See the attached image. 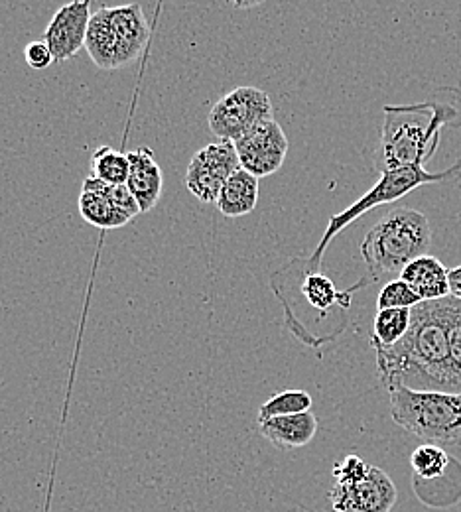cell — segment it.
Returning <instances> with one entry per match:
<instances>
[{
  "label": "cell",
  "mask_w": 461,
  "mask_h": 512,
  "mask_svg": "<svg viewBox=\"0 0 461 512\" xmlns=\"http://www.w3.org/2000/svg\"><path fill=\"white\" fill-rule=\"evenodd\" d=\"M377 353V371L389 390L461 392V371L452 359L446 306L442 300L420 302L412 308L408 333L393 345L371 343Z\"/></svg>",
  "instance_id": "1"
},
{
  "label": "cell",
  "mask_w": 461,
  "mask_h": 512,
  "mask_svg": "<svg viewBox=\"0 0 461 512\" xmlns=\"http://www.w3.org/2000/svg\"><path fill=\"white\" fill-rule=\"evenodd\" d=\"M312 396L306 390H284L274 394L263 402L259 410V422L276 418V416H290V414H302L312 410Z\"/></svg>",
  "instance_id": "21"
},
{
  "label": "cell",
  "mask_w": 461,
  "mask_h": 512,
  "mask_svg": "<svg viewBox=\"0 0 461 512\" xmlns=\"http://www.w3.org/2000/svg\"><path fill=\"white\" fill-rule=\"evenodd\" d=\"M422 300L420 296L400 278H395L383 286V290L377 296V308L379 310H391V308H414Z\"/></svg>",
  "instance_id": "23"
},
{
  "label": "cell",
  "mask_w": 461,
  "mask_h": 512,
  "mask_svg": "<svg viewBox=\"0 0 461 512\" xmlns=\"http://www.w3.org/2000/svg\"><path fill=\"white\" fill-rule=\"evenodd\" d=\"M85 50L91 62L97 65L99 69L105 71H115L121 69V58H119V44L113 34V26L107 16V6L99 8L93 12L89 30H87V40H85Z\"/></svg>",
  "instance_id": "18"
},
{
  "label": "cell",
  "mask_w": 461,
  "mask_h": 512,
  "mask_svg": "<svg viewBox=\"0 0 461 512\" xmlns=\"http://www.w3.org/2000/svg\"><path fill=\"white\" fill-rule=\"evenodd\" d=\"M91 16V0H71L56 10L42 34L56 62H67L85 48Z\"/></svg>",
  "instance_id": "10"
},
{
  "label": "cell",
  "mask_w": 461,
  "mask_h": 512,
  "mask_svg": "<svg viewBox=\"0 0 461 512\" xmlns=\"http://www.w3.org/2000/svg\"><path fill=\"white\" fill-rule=\"evenodd\" d=\"M458 298H461V296H458Z\"/></svg>",
  "instance_id": "29"
},
{
  "label": "cell",
  "mask_w": 461,
  "mask_h": 512,
  "mask_svg": "<svg viewBox=\"0 0 461 512\" xmlns=\"http://www.w3.org/2000/svg\"><path fill=\"white\" fill-rule=\"evenodd\" d=\"M81 217L97 229H119L131 223V219L117 207V203L107 195L101 180L87 176L79 195Z\"/></svg>",
  "instance_id": "15"
},
{
  "label": "cell",
  "mask_w": 461,
  "mask_h": 512,
  "mask_svg": "<svg viewBox=\"0 0 461 512\" xmlns=\"http://www.w3.org/2000/svg\"><path fill=\"white\" fill-rule=\"evenodd\" d=\"M448 272L450 270L442 264V260H438L436 256L424 255L406 264L398 278L404 280L420 296L422 302H432L450 296Z\"/></svg>",
  "instance_id": "14"
},
{
  "label": "cell",
  "mask_w": 461,
  "mask_h": 512,
  "mask_svg": "<svg viewBox=\"0 0 461 512\" xmlns=\"http://www.w3.org/2000/svg\"><path fill=\"white\" fill-rule=\"evenodd\" d=\"M264 440L278 449H300L308 446L318 432V418L312 412L276 416L259 422Z\"/></svg>",
  "instance_id": "16"
},
{
  "label": "cell",
  "mask_w": 461,
  "mask_h": 512,
  "mask_svg": "<svg viewBox=\"0 0 461 512\" xmlns=\"http://www.w3.org/2000/svg\"><path fill=\"white\" fill-rule=\"evenodd\" d=\"M461 174V160H458L452 168H448L446 172H426L424 166H406L400 170H391L381 174L379 182L369 190L363 193L353 205H349L347 209H343L341 213H335L318 243V247L314 249V253L310 256V262L314 266H322V258L326 249L330 247L331 241L343 231L347 229V225H351L353 221H357L359 217H363L365 213H369L371 209L379 207V205H387L398 201L400 197H404L406 193L414 192L420 186H428V184H442V182H452Z\"/></svg>",
  "instance_id": "5"
},
{
  "label": "cell",
  "mask_w": 461,
  "mask_h": 512,
  "mask_svg": "<svg viewBox=\"0 0 461 512\" xmlns=\"http://www.w3.org/2000/svg\"><path fill=\"white\" fill-rule=\"evenodd\" d=\"M448 463H450V455L446 453V449L434 444H424L414 449L410 455V465L414 475L424 481L442 477L448 469Z\"/></svg>",
  "instance_id": "22"
},
{
  "label": "cell",
  "mask_w": 461,
  "mask_h": 512,
  "mask_svg": "<svg viewBox=\"0 0 461 512\" xmlns=\"http://www.w3.org/2000/svg\"><path fill=\"white\" fill-rule=\"evenodd\" d=\"M259 203V178L239 168L221 188L215 201L223 217H245L255 211Z\"/></svg>",
  "instance_id": "17"
},
{
  "label": "cell",
  "mask_w": 461,
  "mask_h": 512,
  "mask_svg": "<svg viewBox=\"0 0 461 512\" xmlns=\"http://www.w3.org/2000/svg\"><path fill=\"white\" fill-rule=\"evenodd\" d=\"M239 168L241 162L235 144L217 140L194 154L186 172V186L201 203H215L223 184Z\"/></svg>",
  "instance_id": "7"
},
{
  "label": "cell",
  "mask_w": 461,
  "mask_h": 512,
  "mask_svg": "<svg viewBox=\"0 0 461 512\" xmlns=\"http://www.w3.org/2000/svg\"><path fill=\"white\" fill-rule=\"evenodd\" d=\"M389 394L396 426L424 444L461 446V392L395 386Z\"/></svg>",
  "instance_id": "4"
},
{
  "label": "cell",
  "mask_w": 461,
  "mask_h": 512,
  "mask_svg": "<svg viewBox=\"0 0 461 512\" xmlns=\"http://www.w3.org/2000/svg\"><path fill=\"white\" fill-rule=\"evenodd\" d=\"M131 162L129 154L119 152L111 146H99L91 156V176L113 186H123L129 182Z\"/></svg>",
  "instance_id": "19"
},
{
  "label": "cell",
  "mask_w": 461,
  "mask_h": 512,
  "mask_svg": "<svg viewBox=\"0 0 461 512\" xmlns=\"http://www.w3.org/2000/svg\"><path fill=\"white\" fill-rule=\"evenodd\" d=\"M24 60L32 69H46V67H50V65L56 62L52 50L48 48V44L44 40L30 42L24 48Z\"/></svg>",
  "instance_id": "26"
},
{
  "label": "cell",
  "mask_w": 461,
  "mask_h": 512,
  "mask_svg": "<svg viewBox=\"0 0 461 512\" xmlns=\"http://www.w3.org/2000/svg\"><path fill=\"white\" fill-rule=\"evenodd\" d=\"M107 16L119 44L121 67L134 64L144 52L150 38V26L142 6L136 2L113 6V8H107Z\"/></svg>",
  "instance_id": "12"
},
{
  "label": "cell",
  "mask_w": 461,
  "mask_h": 512,
  "mask_svg": "<svg viewBox=\"0 0 461 512\" xmlns=\"http://www.w3.org/2000/svg\"><path fill=\"white\" fill-rule=\"evenodd\" d=\"M448 282H450V294L461 296V266H456L448 272Z\"/></svg>",
  "instance_id": "27"
},
{
  "label": "cell",
  "mask_w": 461,
  "mask_h": 512,
  "mask_svg": "<svg viewBox=\"0 0 461 512\" xmlns=\"http://www.w3.org/2000/svg\"><path fill=\"white\" fill-rule=\"evenodd\" d=\"M241 168L259 180L276 174L288 154V138L276 119H266L235 142Z\"/></svg>",
  "instance_id": "8"
},
{
  "label": "cell",
  "mask_w": 461,
  "mask_h": 512,
  "mask_svg": "<svg viewBox=\"0 0 461 512\" xmlns=\"http://www.w3.org/2000/svg\"><path fill=\"white\" fill-rule=\"evenodd\" d=\"M432 243L430 223L424 213L408 207H395L381 217L365 235L361 256L371 280L400 274L406 264L428 255Z\"/></svg>",
  "instance_id": "3"
},
{
  "label": "cell",
  "mask_w": 461,
  "mask_h": 512,
  "mask_svg": "<svg viewBox=\"0 0 461 512\" xmlns=\"http://www.w3.org/2000/svg\"><path fill=\"white\" fill-rule=\"evenodd\" d=\"M444 306H446V325H448L452 359L461 371V298L450 294L444 298Z\"/></svg>",
  "instance_id": "24"
},
{
  "label": "cell",
  "mask_w": 461,
  "mask_h": 512,
  "mask_svg": "<svg viewBox=\"0 0 461 512\" xmlns=\"http://www.w3.org/2000/svg\"><path fill=\"white\" fill-rule=\"evenodd\" d=\"M371 467L373 465L363 461L359 455H347L345 459L335 463L333 479L339 485H353V483L363 481L371 473Z\"/></svg>",
  "instance_id": "25"
},
{
  "label": "cell",
  "mask_w": 461,
  "mask_h": 512,
  "mask_svg": "<svg viewBox=\"0 0 461 512\" xmlns=\"http://www.w3.org/2000/svg\"><path fill=\"white\" fill-rule=\"evenodd\" d=\"M129 162H131V174H129L127 188L134 195L140 207V213H148L158 205L164 192L162 168L148 146H140L129 152Z\"/></svg>",
  "instance_id": "13"
},
{
  "label": "cell",
  "mask_w": 461,
  "mask_h": 512,
  "mask_svg": "<svg viewBox=\"0 0 461 512\" xmlns=\"http://www.w3.org/2000/svg\"><path fill=\"white\" fill-rule=\"evenodd\" d=\"M225 2H229L231 6H235L239 10H249V8H255V6L263 4L266 0H225Z\"/></svg>",
  "instance_id": "28"
},
{
  "label": "cell",
  "mask_w": 461,
  "mask_h": 512,
  "mask_svg": "<svg viewBox=\"0 0 461 512\" xmlns=\"http://www.w3.org/2000/svg\"><path fill=\"white\" fill-rule=\"evenodd\" d=\"M298 272H300V280H298V298L304 300V304L316 312L320 318H328L333 308L339 310H347L351 306V298L353 292L363 286L365 282H359L353 288L347 290H337L330 276H326L322 272V266H314L310 262V258H300L298 262H294Z\"/></svg>",
  "instance_id": "11"
},
{
  "label": "cell",
  "mask_w": 461,
  "mask_h": 512,
  "mask_svg": "<svg viewBox=\"0 0 461 512\" xmlns=\"http://www.w3.org/2000/svg\"><path fill=\"white\" fill-rule=\"evenodd\" d=\"M385 121L375 156V166L381 174L406 166H424L436 152L442 127L450 113L448 109L430 103L385 107Z\"/></svg>",
  "instance_id": "2"
},
{
  "label": "cell",
  "mask_w": 461,
  "mask_h": 512,
  "mask_svg": "<svg viewBox=\"0 0 461 512\" xmlns=\"http://www.w3.org/2000/svg\"><path fill=\"white\" fill-rule=\"evenodd\" d=\"M410 321H412V308L379 310L373 321L371 343L393 347L408 333Z\"/></svg>",
  "instance_id": "20"
},
{
  "label": "cell",
  "mask_w": 461,
  "mask_h": 512,
  "mask_svg": "<svg viewBox=\"0 0 461 512\" xmlns=\"http://www.w3.org/2000/svg\"><path fill=\"white\" fill-rule=\"evenodd\" d=\"M266 119H274V107L268 93L259 87L241 85L211 107L207 125L219 142L235 144Z\"/></svg>",
  "instance_id": "6"
},
{
  "label": "cell",
  "mask_w": 461,
  "mask_h": 512,
  "mask_svg": "<svg viewBox=\"0 0 461 512\" xmlns=\"http://www.w3.org/2000/svg\"><path fill=\"white\" fill-rule=\"evenodd\" d=\"M396 499L393 479L375 465L363 481L353 485L335 483L330 491L333 512H391Z\"/></svg>",
  "instance_id": "9"
}]
</instances>
